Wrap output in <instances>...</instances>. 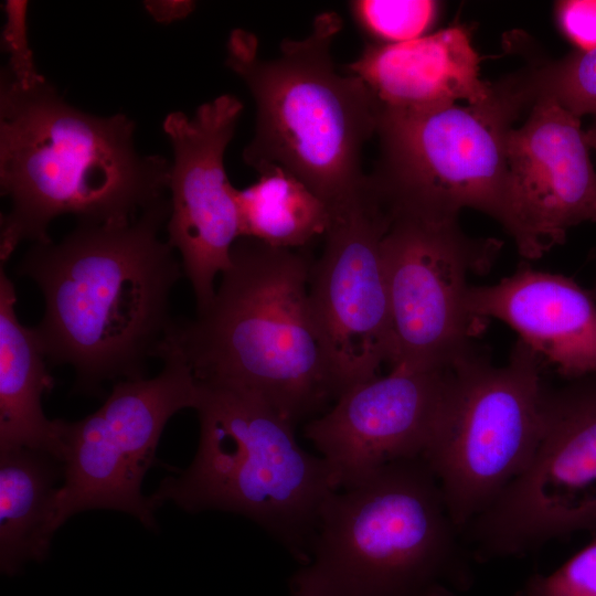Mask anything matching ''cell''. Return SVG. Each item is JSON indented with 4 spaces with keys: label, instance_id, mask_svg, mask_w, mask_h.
<instances>
[{
    "label": "cell",
    "instance_id": "8992f818",
    "mask_svg": "<svg viewBox=\"0 0 596 596\" xmlns=\"http://www.w3.org/2000/svg\"><path fill=\"white\" fill-rule=\"evenodd\" d=\"M199 387L195 456L161 481L152 502L243 515L306 564L320 511L334 491L327 464L307 453L294 424L259 398L201 382Z\"/></svg>",
    "mask_w": 596,
    "mask_h": 596
},
{
    "label": "cell",
    "instance_id": "7402d4cb",
    "mask_svg": "<svg viewBox=\"0 0 596 596\" xmlns=\"http://www.w3.org/2000/svg\"><path fill=\"white\" fill-rule=\"evenodd\" d=\"M351 8L359 25L381 44L426 35L438 13V3L430 0H360Z\"/></svg>",
    "mask_w": 596,
    "mask_h": 596
},
{
    "label": "cell",
    "instance_id": "9a60e30c",
    "mask_svg": "<svg viewBox=\"0 0 596 596\" xmlns=\"http://www.w3.org/2000/svg\"><path fill=\"white\" fill-rule=\"evenodd\" d=\"M450 375L451 369L392 368L348 389L311 419L304 434L327 464L333 489L390 462L422 457Z\"/></svg>",
    "mask_w": 596,
    "mask_h": 596
},
{
    "label": "cell",
    "instance_id": "7c38bea8",
    "mask_svg": "<svg viewBox=\"0 0 596 596\" xmlns=\"http://www.w3.org/2000/svg\"><path fill=\"white\" fill-rule=\"evenodd\" d=\"M393 211L366 177L330 209L319 259L311 264L309 305L337 398L379 375L391 358V312L383 241Z\"/></svg>",
    "mask_w": 596,
    "mask_h": 596
},
{
    "label": "cell",
    "instance_id": "e0dca14e",
    "mask_svg": "<svg viewBox=\"0 0 596 596\" xmlns=\"http://www.w3.org/2000/svg\"><path fill=\"white\" fill-rule=\"evenodd\" d=\"M480 61L468 29L453 25L406 42L369 44L345 68L382 107L428 109L489 99L493 84L481 79Z\"/></svg>",
    "mask_w": 596,
    "mask_h": 596
},
{
    "label": "cell",
    "instance_id": "d6986e66",
    "mask_svg": "<svg viewBox=\"0 0 596 596\" xmlns=\"http://www.w3.org/2000/svg\"><path fill=\"white\" fill-rule=\"evenodd\" d=\"M63 462L32 448L0 450V568L15 575L28 561H43L55 533L54 504Z\"/></svg>",
    "mask_w": 596,
    "mask_h": 596
},
{
    "label": "cell",
    "instance_id": "4fadbf2b",
    "mask_svg": "<svg viewBox=\"0 0 596 596\" xmlns=\"http://www.w3.org/2000/svg\"><path fill=\"white\" fill-rule=\"evenodd\" d=\"M242 110L237 97L223 94L202 104L191 118L171 111L162 125L173 151L167 242L181 256L196 312L212 302L215 277L228 268L241 238L236 188L227 178L224 153Z\"/></svg>",
    "mask_w": 596,
    "mask_h": 596
},
{
    "label": "cell",
    "instance_id": "4316f807",
    "mask_svg": "<svg viewBox=\"0 0 596 596\" xmlns=\"http://www.w3.org/2000/svg\"><path fill=\"white\" fill-rule=\"evenodd\" d=\"M595 119L589 126V128L585 131V139L588 145V148H592L596 152V114L594 115Z\"/></svg>",
    "mask_w": 596,
    "mask_h": 596
},
{
    "label": "cell",
    "instance_id": "44dd1931",
    "mask_svg": "<svg viewBox=\"0 0 596 596\" xmlns=\"http://www.w3.org/2000/svg\"><path fill=\"white\" fill-rule=\"evenodd\" d=\"M530 61L515 72L528 106L550 97L578 118L596 114V50Z\"/></svg>",
    "mask_w": 596,
    "mask_h": 596
},
{
    "label": "cell",
    "instance_id": "277c9868",
    "mask_svg": "<svg viewBox=\"0 0 596 596\" xmlns=\"http://www.w3.org/2000/svg\"><path fill=\"white\" fill-rule=\"evenodd\" d=\"M460 530L423 457L332 491L291 596H460L470 582Z\"/></svg>",
    "mask_w": 596,
    "mask_h": 596
},
{
    "label": "cell",
    "instance_id": "484cf974",
    "mask_svg": "<svg viewBox=\"0 0 596 596\" xmlns=\"http://www.w3.org/2000/svg\"><path fill=\"white\" fill-rule=\"evenodd\" d=\"M145 7L148 12L161 23H169L174 20L183 19L195 7L193 1H147Z\"/></svg>",
    "mask_w": 596,
    "mask_h": 596
},
{
    "label": "cell",
    "instance_id": "ffe728a7",
    "mask_svg": "<svg viewBox=\"0 0 596 596\" xmlns=\"http://www.w3.org/2000/svg\"><path fill=\"white\" fill-rule=\"evenodd\" d=\"M256 171L255 183L236 189L241 237L292 249L326 234L330 209L315 192L277 164Z\"/></svg>",
    "mask_w": 596,
    "mask_h": 596
},
{
    "label": "cell",
    "instance_id": "83f0119b",
    "mask_svg": "<svg viewBox=\"0 0 596 596\" xmlns=\"http://www.w3.org/2000/svg\"><path fill=\"white\" fill-rule=\"evenodd\" d=\"M590 291H592L593 296H594L595 299H596V283H595V286H594L593 290H590Z\"/></svg>",
    "mask_w": 596,
    "mask_h": 596
},
{
    "label": "cell",
    "instance_id": "2e32d148",
    "mask_svg": "<svg viewBox=\"0 0 596 596\" xmlns=\"http://www.w3.org/2000/svg\"><path fill=\"white\" fill-rule=\"evenodd\" d=\"M469 312L497 319L567 379L596 373V302L573 279L521 264L509 277L469 286Z\"/></svg>",
    "mask_w": 596,
    "mask_h": 596
},
{
    "label": "cell",
    "instance_id": "cb8c5ba5",
    "mask_svg": "<svg viewBox=\"0 0 596 596\" xmlns=\"http://www.w3.org/2000/svg\"><path fill=\"white\" fill-rule=\"evenodd\" d=\"M6 22L2 29L1 44L9 54V63L4 67L20 85L29 87L45 78L38 72L33 52L29 44L26 29L28 2L24 0H7L3 4Z\"/></svg>",
    "mask_w": 596,
    "mask_h": 596
},
{
    "label": "cell",
    "instance_id": "603a6c76",
    "mask_svg": "<svg viewBox=\"0 0 596 596\" xmlns=\"http://www.w3.org/2000/svg\"><path fill=\"white\" fill-rule=\"evenodd\" d=\"M514 596H596V540L549 575H534Z\"/></svg>",
    "mask_w": 596,
    "mask_h": 596
},
{
    "label": "cell",
    "instance_id": "9c48e42d",
    "mask_svg": "<svg viewBox=\"0 0 596 596\" xmlns=\"http://www.w3.org/2000/svg\"><path fill=\"white\" fill-rule=\"evenodd\" d=\"M153 377L118 381L104 403L81 421H62L63 481L53 529L88 510H115L157 529L158 509L141 486L169 419L195 408L199 382L183 356L164 347Z\"/></svg>",
    "mask_w": 596,
    "mask_h": 596
},
{
    "label": "cell",
    "instance_id": "ba28073f",
    "mask_svg": "<svg viewBox=\"0 0 596 596\" xmlns=\"http://www.w3.org/2000/svg\"><path fill=\"white\" fill-rule=\"evenodd\" d=\"M542 359L515 342L504 365L456 363L423 459L461 531L528 466L542 428Z\"/></svg>",
    "mask_w": 596,
    "mask_h": 596
},
{
    "label": "cell",
    "instance_id": "3957f363",
    "mask_svg": "<svg viewBox=\"0 0 596 596\" xmlns=\"http://www.w3.org/2000/svg\"><path fill=\"white\" fill-rule=\"evenodd\" d=\"M311 264L241 237L210 306L167 342L201 383L248 393L296 422L337 400L309 305Z\"/></svg>",
    "mask_w": 596,
    "mask_h": 596
},
{
    "label": "cell",
    "instance_id": "7a4b0ae2",
    "mask_svg": "<svg viewBox=\"0 0 596 596\" xmlns=\"http://www.w3.org/2000/svg\"><path fill=\"white\" fill-rule=\"evenodd\" d=\"M135 124L65 102L46 79L22 86L0 76V185L10 209L0 219V262L22 242L44 244L51 222L124 225L167 196L170 163L140 155Z\"/></svg>",
    "mask_w": 596,
    "mask_h": 596
},
{
    "label": "cell",
    "instance_id": "6da1fadb",
    "mask_svg": "<svg viewBox=\"0 0 596 596\" xmlns=\"http://www.w3.org/2000/svg\"><path fill=\"white\" fill-rule=\"evenodd\" d=\"M169 215L166 196L128 224L77 223L17 264L43 295L34 330L47 362L74 370L73 392L99 395L107 381L145 377L148 361L159 359L177 321L171 292L184 276L159 235Z\"/></svg>",
    "mask_w": 596,
    "mask_h": 596
},
{
    "label": "cell",
    "instance_id": "30bf717a",
    "mask_svg": "<svg viewBox=\"0 0 596 596\" xmlns=\"http://www.w3.org/2000/svg\"><path fill=\"white\" fill-rule=\"evenodd\" d=\"M502 242L471 237L458 219L393 212L383 241L391 312L390 369H451L476 351L486 320L466 305L468 276L493 265Z\"/></svg>",
    "mask_w": 596,
    "mask_h": 596
},
{
    "label": "cell",
    "instance_id": "8fae6325",
    "mask_svg": "<svg viewBox=\"0 0 596 596\" xmlns=\"http://www.w3.org/2000/svg\"><path fill=\"white\" fill-rule=\"evenodd\" d=\"M596 528V373L546 389L523 471L464 529L482 558L524 553Z\"/></svg>",
    "mask_w": 596,
    "mask_h": 596
},
{
    "label": "cell",
    "instance_id": "d4e9b609",
    "mask_svg": "<svg viewBox=\"0 0 596 596\" xmlns=\"http://www.w3.org/2000/svg\"><path fill=\"white\" fill-rule=\"evenodd\" d=\"M556 18L561 30L578 51L596 50V0L560 1Z\"/></svg>",
    "mask_w": 596,
    "mask_h": 596
},
{
    "label": "cell",
    "instance_id": "ac0fdd59",
    "mask_svg": "<svg viewBox=\"0 0 596 596\" xmlns=\"http://www.w3.org/2000/svg\"><path fill=\"white\" fill-rule=\"evenodd\" d=\"M13 281L0 270V450L32 448L62 460V421L49 419L42 396L54 386L34 328L15 311Z\"/></svg>",
    "mask_w": 596,
    "mask_h": 596
},
{
    "label": "cell",
    "instance_id": "52a82bcc",
    "mask_svg": "<svg viewBox=\"0 0 596 596\" xmlns=\"http://www.w3.org/2000/svg\"><path fill=\"white\" fill-rule=\"evenodd\" d=\"M492 84L479 104L382 107L370 179L393 212L451 220L469 207L505 225L507 136L528 106L513 74Z\"/></svg>",
    "mask_w": 596,
    "mask_h": 596
},
{
    "label": "cell",
    "instance_id": "5bb4252c",
    "mask_svg": "<svg viewBox=\"0 0 596 596\" xmlns=\"http://www.w3.org/2000/svg\"><path fill=\"white\" fill-rule=\"evenodd\" d=\"M576 117L550 97L507 136L508 217L503 228L519 254L536 259L563 244L567 231L596 222V171Z\"/></svg>",
    "mask_w": 596,
    "mask_h": 596
},
{
    "label": "cell",
    "instance_id": "5b68a950",
    "mask_svg": "<svg viewBox=\"0 0 596 596\" xmlns=\"http://www.w3.org/2000/svg\"><path fill=\"white\" fill-rule=\"evenodd\" d=\"M341 26L336 12L321 13L306 38L283 41L272 60L258 56L254 34L236 29L225 61L256 104L255 134L243 151L246 164L281 167L329 209L365 182L361 152L382 111L362 79L336 70L331 45Z\"/></svg>",
    "mask_w": 596,
    "mask_h": 596
}]
</instances>
